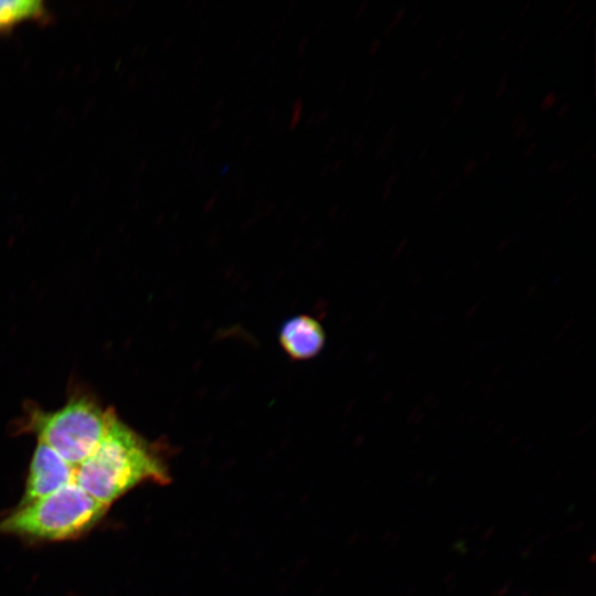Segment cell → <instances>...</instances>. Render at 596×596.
Returning a JSON list of instances; mask_svg holds the SVG:
<instances>
[{
    "instance_id": "6da1fadb",
    "label": "cell",
    "mask_w": 596,
    "mask_h": 596,
    "mask_svg": "<svg viewBox=\"0 0 596 596\" xmlns=\"http://www.w3.org/2000/svg\"><path fill=\"white\" fill-rule=\"evenodd\" d=\"M161 453L116 414L97 448L75 467V483L95 500L110 507L140 483L170 481Z\"/></svg>"
},
{
    "instance_id": "7a4b0ae2",
    "label": "cell",
    "mask_w": 596,
    "mask_h": 596,
    "mask_svg": "<svg viewBox=\"0 0 596 596\" xmlns=\"http://www.w3.org/2000/svg\"><path fill=\"white\" fill-rule=\"evenodd\" d=\"M106 505L75 481L31 503L19 505L0 520V534L30 541H64L92 530L106 514Z\"/></svg>"
},
{
    "instance_id": "3957f363",
    "label": "cell",
    "mask_w": 596,
    "mask_h": 596,
    "mask_svg": "<svg viewBox=\"0 0 596 596\" xmlns=\"http://www.w3.org/2000/svg\"><path fill=\"white\" fill-rule=\"evenodd\" d=\"M115 416L113 408H102L89 396H73L54 412L32 409L25 429L34 434L39 443L77 467L100 444Z\"/></svg>"
},
{
    "instance_id": "277c9868",
    "label": "cell",
    "mask_w": 596,
    "mask_h": 596,
    "mask_svg": "<svg viewBox=\"0 0 596 596\" xmlns=\"http://www.w3.org/2000/svg\"><path fill=\"white\" fill-rule=\"evenodd\" d=\"M74 481L75 467L46 445L38 443L19 505L46 497Z\"/></svg>"
},
{
    "instance_id": "5b68a950",
    "label": "cell",
    "mask_w": 596,
    "mask_h": 596,
    "mask_svg": "<svg viewBox=\"0 0 596 596\" xmlns=\"http://www.w3.org/2000/svg\"><path fill=\"white\" fill-rule=\"evenodd\" d=\"M279 342L291 359L308 360L322 350L324 332L315 318L307 315L296 316L283 324Z\"/></svg>"
},
{
    "instance_id": "8992f818",
    "label": "cell",
    "mask_w": 596,
    "mask_h": 596,
    "mask_svg": "<svg viewBox=\"0 0 596 596\" xmlns=\"http://www.w3.org/2000/svg\"><path fill=\"white\" fill-rule=\"evenodd\" d=\"M49 12L42 0H0V35L26 21L47 19Z\"/></svg>"
},
{
    "instance_id": "52a82bcc",
    "label": "cell",
    "mask_w": 596,
    "mask_h": 596,
    "mask_svg": "<svg viewBox=\"0 0 596 596\" xmlns=\"http://www.w3.org/2000/svg\"><path fill=\"white\" fill-rule=\"evenodd\" d=\"M468 94V89L464 88L461 89L448 104V107L451 111V114H457L458 110L461 108L466 97Z\"/></svg>"
},
{
    "instance_id": "ba28073f",
    "label": "cell",
    "mask_w": 596,
    "mask_h": 596,
    "mask_svg": "<svg viewBox=\"0 0 596 596\" xmlns=\"http://www.w3.org/2000/svg\"><path fill=\"white\" fill-rule=\"evenodd\" d=\"M405 12H406L405 6H402L396 10L391 22L387 24L386 29L384 30L385 36H387L392 32V30L403 20Z\"/></svg>"
},
{
    "instance_id": "9c48e42d",
    "label": "cell",
    "mask_w": 596,
    "mask_h": 596,
    "mask_svg": "<svg viewBox=\"0 0 596 596\" xmlns=\"http://www.w3.org/2000/svg\"><path fill=\"white\" fill-rule=\"evenodd\" d=\"M302 107H304L302 99L300 97L295 99L292 104V110H291L290 128H294L299 123L301 113H302Z\"/></svg>"
},
{
    "instance_id": "30bf717a",
    "label": "cell",
    "mask_w": 596,
    "mask_h": 596,
    "mask_svg": "<svg viewBox=\"0 0 596 596\" xmlns=\"http://www.w3.org/2000/svg\"><path fill=\"white\" fill-rule=\"evenodd\" d=\"M557 103H558L557 95L555 94V92L551 91L544 96V98L540 103V109L544 111L549 110Z\"/></svg>"
},
{
    "instance_id": "8fae6325",
    "label": "cell",
    "mask_w": 596,
    "mask_h": 596,
    "mask_svg": "<svg viewBox=\"0 0 596 596\" xmlns=\"http://www.w3.org/2000/svg\"><path fill=\"white\" fill-rule=\"evenodd\" d=\"M397 180V173L391 174L384 183V191L382 192V201H386L393 193V185Z\"/></svg>"
},
{
    "instance_id": "7c38bea8",
    "label": "cell",
    "mask_w": 596,
    "mask_h": 596,
    "mask_svg": "<svg viewBox=\"0 0 596 596\" xmlns=\"http://www.w3.org/2000/svg\"><path fill=\"white\" fill-rule=\"evenodd\" d=\"M567 161L553 160L546 169L547 174H558L565 168Z\"/></svg>"
},
{
    "instance_id": "4fadbf2b",
    "label": "cell",
    "mask_w": 596,
    "mask_h": 596,
    "mask_svg": "<svg viewBox=\"0 0 596 596\" xmlns=\"http://www.w3.org/2000/svg\"><path fill=\"white\" fill-rule=\"evenodd\" d=\"M509 77H510V73H509V72H505V73L501 76V78H500V81H499V85H498L497 91H496V93H494V97H496V98H500V97L504 94V92H505V89H507V82H508Z\"/></svg>"
},
{
    "instance_id": "5bb4252c",
    "label": "cell",
    "mask_w": 596,
    "mask_h": 596,
    "mask_svg": "<svg viewBox=\"0 0 596 596\" xmlns=\"http://www.w3.org/2000/svg\"><path fill=\"white\" fill-rule=\"evenodd\" d=\"M514 132H513V139H518L520 138L522 135H524V132L526 131L528 129V124H526V120L522 121L521 124H519L517 127H514Z\"/></svg>"
},
{
    "instance_id": "9a60e30c",
    "label": "cell",
    "mask_w": 596,
    "mask_h": 596,
    "mask_svg": "<svg viewBox=\"0 0 596 596\" xmlns=\"http://www.w3.org/2000/svg\"><path fill=\"white\" fill-rule=\"evenodd\" d=\"M476 167H477V161H476V159H470V160L466 163V166H465V168H464V174H465L466 177L470 175V174L475 171Z\"/></svg>"
},
{
    "instance_id": "2e32d148",
    "label": "cell",
    "mask_w": 596,
    "mask_h": 596,
    "mask_svg": "<svg viewBox=\"0 0 596 596\" xmlns=\"http://www.w3.org/2000/svg\"><path fill=\"white\" fill-rule=\"evenodd\" d=\"M570 108H571V106H570L568 103H563V104L558 107V109H557V111H556V117H557V118L564 117V116L570 111Z\"/></svg>"
},
{
    "instance_id": "e0dca14e",
    "label": "cell",
    "mask_w": 596,
    "mask_h": 596,
    "mask_svg": "<svg viewBox=\"0 0 596 596\" xmlns=\"http://www.w3.org/2000/svg\"><path fill=\"white\" fill-rule=\"evenodd\" d=\"M524 120H525L524 115L522 111H520L511 119L510 124L512 127H517L519 124H521Z\"/></svg>"
},
{
    "instance_id": "ac0fdd59",
    "label": "cell",
    "mask_w": 596,
    "mask_h": 596,
    "mask_svg": "<svg viewBox=\"0 0 596 596\" xmlns=\"http://www.w3.org/2000/svg\"><path fill=\"white\" fill-rule=\"evenodd\" d=\"M380 46H381V40H380V39H375V40L371 43V45H370V47H369V53H370V54L376 53L377 50L380 49Z\"/></svg>"
},
{
    "instance_id": "d6986e66",
    "label": "cell",
    "mask_w": 596,
    "mask_h": 596,
    "mask_svg": "<svg viewBox=\"0 0 596 596\" xmlns=\"http://www.w3.org/2000/svg\"><path fill=\"white\" fill-rule=\"evenodd\" d=\"M577 4L578 2L576 0L571 1L564 10V15L565 17L570 15Z\"/></svg>"
},
{
    "instance_id": "ffe728a7",
    "label": "cell",
    "mask_w": 596,
    "mask_h": 596,
    "mask_svg": "<svg viewBox=\"0 0 596 596\" xmlns=\"http://www.w3.org/2000/svg\"><path fill=\"white\" fill-rule=\"evenodd\" d=\"M529 41H530V35H525L524 38H522V40L519 42L518 47H517L518 52H522L526 47Z\"/></svg>"
},
{
    "instance_id": "44dd1931",
    "label": "cell",
    "mask_w": 596,
    "mask_h": 596,
    "mask_svg": "<svg viewBox=\"0 0 596 596\" xmlns=\"http://www.w3.org/2000/svg\"><path fill=\"white\" fill-rule=\"evenodd\" d=\"M531 6H532V2H531V1L525 2V3L522 6L521 10L519 11V18L524 17V15L528 13V11H529V9L531 8Z\"/></svg>"
},
{
    "instance_id": "7402d4cb",
    "label": "cell",
    "mask_w": 596,
    "mask_h": 596,
    "mask_svg": "<svg viewBox=\"0 0 596 596\" xmlns=\"http://www.w3.org/2000/svg\"><path fill=\"white\" fill-rule=\"evenodd\" d=\"M538 147V142L536 141H533L529 145V147L526 148V150L524 151L523 156L524 157H529L533 153V151L536 149Z\"/></svg>"
},
{
    "instance_id": "603a6c76",
    "label": "cell",
    "mask_w": 596,
    "mask_h": 596,
    "mask_svg": "<svg viewBox=\"0 0 596 596\" xmlns=\"http://www.w3.org/2000/svg\"><path fill=\"white\" fill-rule=\"evenodd\" d=\"M432 72H433V67H432V66H427V67L424 68V71L422 72L419 78H421L422 81L427 79V78L430 76Z\"/></svg>"
},
{
    "instance_id": "cb8c5ba5",
    "label": "cell",
    "mask_w": 596,
    "mask_h": 596,
    "mask_svg": "<svg viewBox=\"0 0 596 596\" xmlns=\"http://www.w3.org/2000/svg\"><path fill=\"white\" fill-rule=\"evenodd\" d=\"M511 33H512V26L509 25V26H507L505 30L502 32V34H501V36H500V41H502V42L505 41V40L510 36Z\"/></svg>"
},
{
    "instance_id": "d4e9b609",
    "label": "cell",
    "mask_w": 596,
    "mask_h": 596,
    "mask_svg": "<svg viewBox=\"0 0 596 596\" xmlns=\"http://www.w3.org/2000/svg\"><path fill=\"white\" fill-rule=\"evenodd\" d=\"M366 7H368V1H363V2L361 3V6L359 7L358 12H356V14H355V17H356L358 19L365 12Z\"/></svg>"
},
{
    "instance_id": "484cf974",
    "label": "cell",
    "mask_w": 596,
    "mask_h": 596,
    "mask_svg": "<svg viewBox=\"0 0 596 596\" xmlns=\"http://www.w3.org/2000/svg\"><path fill=\"white\" fill-rule=\"evenodd\" d=\"M461 53H462V47L459 46V47L454 52V54H453V56H451V58H450V62H451V63L457 62V60L459 58V56L461 55Z\"/></svg>"
},
{
    "instance_id": "4316f807",
    "label": "cell",
    "mask_w": 596,
    "mask_h": 596,
    "mask_svg": "<svg viewBox=\"0 0 596 596\" xmlns=\"http://www.w3.org/2000/svg\"><path fill=\"white\" fill-rule=\"evenodd\" d=\"M520 91H521V83H518V84L514 85V87H513V89L511 92V95H510L511 99H514L519 95Z\"/></svg>"
},
{
    "instance_id": "83f0119b",
    "label": "cell",
    "mask_w": 596,
    "mask_h": 596,
    "mask_svg": "<svg viewBox=\"0 0 596 596\" xmlns=\"http://www.w3.org/2000/svg\"><path fill=\"white\" fill-rule=\"evenodd\" d=\"M422 17H423V13H422V12H418V13L414 17V19H413V21H412V26H413V28L418 26V24H419L421 21H422Z\"/></svg>"
},
{
    "instance_id": "f1b7e54d",
    "label": "cell",
    "mask_w": 596,
    "mask_h": 596,
    "mask_svg": "<svg viewBox=\"0 0 596 596\" xmlns=\"http://www.w3.org/2000/svg\"><path fill=\"white\" fill-rule=\"evenodd\" d=\"M535 131H536L535 127L526 129V131L524 132L525 140L531 139L534 136Z\"/></svg>"
},
{
    "instance_id": "f546056e",
    "label": "cell",
    "mask_w": 596,
    "mask_h": 596,
    "mask_svg": "<svg viewBox=\"0 0 596 596\" xmlns=\"http://www.w3.org/2000/svg\"><path fill=\"white\" fill-rule=\"evenodd\" d=\"M465 31H466V29H465L464 26L460 28V29L457 31V33H456V35H455V38H454L455 42H459V41H460V39H461L462 35L465 34Z\"/></svg>"
},
{
    "instance_id": "4dcf8cb0",
    "label": "cell",
    "mask_w": 596,
    "mask_h": 596,
    "mask_svg": "<svg viewBox=\"0 0 596 596\" xmlns=\"http://www.w3.org/2000/svg\"><path fill=\"white\" fill-rule=\"evenodd\" d=\"M491 157H492V151H491V150L487 151V152L483 155L482 159L480 160V163H481V164L487 163V162L490 160Z\"/></svg>"
},
{
    "instance_id": "1f68e13d",
    "label": "cell",
    "mask_w": 596,
    "mask_h": 596,
    "mask_svg": "<svg viewBox=\"0 0 596 596\" xmlns=\"http://www.w3.org/2000/svg\"><path fill=\"white\" fill-rule=\"evenodd\" d=\"M460 182H461V179L459 177H456L450 183V189L451 190L456 189L460 184Z\"/></svg>"
},
{
    "instance_id": "d6a6232c",
    "label": "cell",
    "mask_w": 596,
    "mask_h": 596,
    "mask_svg": "<svg viewBox=\"0 0 596 596\" xmlns=\"http://www.w3.org/2000/svg\"><path fill=\"white\" fill-rule=\"evenodd\" d=\"M443 196H444V191H439V192L436 194V196L434 198L433 203H434V204L439 203L440 200L443 199Z\"/></svg>"
},
{
    "instance_id": "836d02e7",
    "label": "cell",
    "mask_w": 596,
    "mask_h": 596,
    "mask_svg": "<svg viewBox=\"0 0 596 596\" xmlns=\"http://www.w3.org/2000/svg\"><path fill=\"white\" fill-rule=\"evenodd\" d=\"M445 40H446V34L443 33V34L439 36V40L436 41L435 47H440V46L443 45V43L445 42Z\"/></svg>"
},
{
    "instance_id": "e575fe53",
    "label": "cell",
    "mask_w": 596,
    "mask_h": 596,
    "mask_svg": "<svg viewBox=\"0 0 596 596\" xmlns=\"http://www.w3.org/2000/svg\"><path fill=\"white\" fill-rule=\"evenodd\" d=\"M439 174V169L438 168H435L433 169L432 173L429 174V179H435L437 178V175Z\"/></svg>"
},
{
    "instance_id": "d590c367",
    "label": "cell",
    "mask_w": 596,
    "mask_h": 596,
    "mask_svg": "<svg viewBox=\"0 0 596 596\" xmlns=\"http://www.w3.org/2000/svg\"><path fill=\"white\" fill-rule=\"evenodd\" d=\"M576 198H577V193L571 194V196H568L567 200H566V204L567 205L572 204Z\"/></svg>"
},
{
    "instance_id": "8d00e7d4",
    "label": "cell",
    "mask_w": 596,
    "mask_h": 596,
    "mask_svg": "<svg viewBox=\"0 0 596 596\" xmlns=\"http://www.w3.org/2000/svg\"><path fill=\"white\" fill-rule=\"evenodd\" d=\"M584 151H585V147L577 149L576 152L573 155V158L576 159L577 156L581 157Z\"/></svg>"
},
{
    "instance_id": "74e56055",
    "label": "cell",
    "mask_w": 596,
    "mask_h": 596,
    "mask_svg": "<svg viewBox=\"0 0 596 596\" xmlns=\"http://www.w3.org/2000/svg\"><path fill=\"white\" fill-rule=\"evenodd\" d=\"M523 64V57L519 58L518 61H515V64L513 65V68L514 70H519L521 67V65Z\"/></svg>"
},
{
    "instance_id": "f35d334b",
    "label": "cell",
    "mask_w": 596,
    "mask_h": 596,
    "mask_svg": "<svg viewBox=\"0 0 596 596\" xmlns=\"http://www.w3.org/2000/svg\"><path fill=\"white\" fill-rule=\"evenodd\" d=\"M594 20H595V15H590L589 20L585 23L586 29L590 28Z\"/></svg>"
},
{
    "instance_id": "ab89813d",
    "label": "cell",
    "mask_w": 596,
    "mask_h": 596,
    "mask_svg": "<svg viewBox=\"0 0 596 596\" xmlns=\"http://www.w3.org/2000/svg\"><path fill=\"white\" fill-rule=\"evenodd\" d=\"M362 138H363V135H362V134L359 135V136L356 137L355 141H354V146H359L360 142H361V140H362Z\"/></svg>"
},
{
    "instance_id": "60d3db41",
    "label": "cell",
    "mask_w": 596,
    "mask_h": 596,
    "mask_svg": "<svg viewBox=\"0 0 596 596\" xmlns=\"http://www.w3.org/2000/svg\"><path fill=\"white\" fill-rule=\"evenodd\" d=\"M427 153V150L424 149L421 155H418V160H422L424 156Z\"/></svg>"
},
{
    "instance_id": "b9f144b4",
    "label": "cell",
    "mask_w": 596,
    "mask_h": 596,
    "mask_svg": "<svg viewBox=\"0 0 596 596\" xmlns=\"http://www.w3.org/2000/svg\"><path fill=\"white\" fill-rule=\"evenodd\" d=\"M373 93H374V88H371L370 92H369V94L366 95V98H368V99L371 98V96H372Z\"/></svg>"
},
{
    "instance_id": "7bdbcfd3",
    "label": "cell",
    "mask_w": 596,
    "mask_h": 596,
    "mask_svg": "<svg viewBox=\"0 0 596 596\" xmlns=\"http://www.w3.org/2000/svg\"><path fill=\"white\" fill-rule=\"evenodd\" d=\"M448 121H449V118H448V117L445 118V119L443 120V125H441V126L444 127L445 125H447Z\"/></svg>"
}]
</instances>
